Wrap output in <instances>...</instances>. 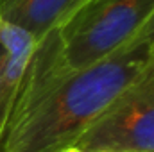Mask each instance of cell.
Instances as JSON below:
<instances>
[{"label":"cell","mask_w":154,"mask_h":152,"mask_svg":"<svg viewBox=\"0 0 154 152\" xmlns=\"http://www.w3.org/2000/svg\"><path fill=\"white\" fill-rule=\"evenodd\" d=\"M152 45L131 39L106 59L59 77L5 136L0 152H63L147 66Z\"/></svg>","instance_id":"1"},{"label":"cell","mask_w":154,"mask_h":152,"mask_svg":"<svg viewBox=\"0 0 154 152\" xmlns=\"http://www.w3.org/2000/svg\"><path fill=\"white\" fill-rule=\"evenodd\" d=\"M154 13V0H86L57 27L65 70L88 68L125 47Z\"/></svg>","instance_id":"2"},{"label":"cell","mask_w":154,"mask_h":152,"mask_svg":"<svg viewBox=\"0 0 154 152\" xmlns=\"http://www.w3.org/2000/svg\"><path fill=\"white\" fill-rule=\"evenodd\" d=\"M72 147L82 152H154V45L147 66Z\"/></svg>","instance_id":"3"},{"label":"cell","mask_w":154,"mask_h":152,"mask_svg":"<svg viewBox=\"0 0 154 152\" xmlns=\"http://www.w3.org/2000/svg\"><path fill=\"white\" fill-rule=\"evenodd\" d=\"M38 39L29 32L0 22V47L4 48V68L0 75V147L16 116L25 75Z\"/></svg>","instance_id":"4"},{"label":"cell","mask_w":154,"mask_h":152,"mask_svg":"<svg viewBox=\"0 0 154 152\" xmlns=\"http://www.w3.org/2000/svg\"><path fill=\"white\" fill-rule=\"evenodd\" d=\"M86 0H0V22L43 39Z\"/></svg>","instance_id":"5"},{"label":"cell","mask_w":154,"mask_h":152,"mask_svg":"<svg viewBox=\"0 0 154 152\" xmlns=\"http://www.w3.org/2000/svg\"><path fill=\"white\" fill-rule=\"evenodd\" d=\"M133 39H140V41H147L149 45H154V13L151 14V18L145 22V25L138 31V34Z\"/></svg>","instance_id":"6"},{"label":"cell","mask_w":154,"mask_h":152,"mask_svg":"<svg viewBox=\"0 0 154 152\" xmlns=\"http://www.w3.org/2000/svg\"><path fill=\"white\" fill-rule=\"evenodd\" d=\"M4 57H5V54H4V48L0 47V75H2V68H4Z\"/></svg>","instance_id":"7"},{"label":"cell","mask_w":154,"mask_h":152,"mask_svg":"<svg viewBox=\"0 0 154 152\" xmlns=\"http://www.w3.org/2000/svg\"><path fill=\"white\" fill-rule=\"evenodd\" d=\"M63 152H82V150H79V149H74V147H70V149H66V150H63Z\"/></svg>","instance_id":"8"}]
</instances>
